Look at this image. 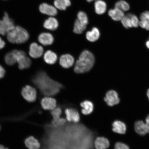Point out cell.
I'll list each match as a JSON object with an SVG mask.
<instances>
[{
  "mask_svg": "<svg viewBox=\"0 0 149 149\" xmlns=\"http://www.w3.org/2000/svg\"><path fill=\"white\" fill-rule=\"evenodd\" d=\"M1 125H0V130H1Z\"/></svg>",
  "mask_w": 149,
  "mask_h": 149,
  "instance_id": "41",
  "label": "cell"
},
{
  "mask_svg": "<svg viewBox=\"0 0 149 149\" xmlns=\"http://www.w3.org/2000/svg\"><path fill=\"white\" fill-rule=\"evenodd\" d=\"M115 8L120 9L124 12L129 10L130 6L125 1L120 0L116 3L115 5Z\"/></svg>",
  "mask_w": 149,
  "mask_h": 149,
  "instance_id": "29",
  "label": "cell"
},
{
  "mask_svg": "<svg viewBox=\"0 0 149 149\" xmlns=\"http://www.w3.org/2000/svg\"><path fill=\"white\" fill-rule=\"evenodd\" d=\"M32 81L42 94L46 96L55 95L58 94L63 87L61 84L52 79L45 72L42 71L35 74Z\"/></svg>",
  "mask_w": 149,
  "mask_h": 149,
  "instance_id": "1",
  "label": "cell"
},
{
  "mask_svg": "<svg viewBox=\"0 0 149 149\" xmlns=\"http://www.w3.org/2000/svg\"><path fill=\"white\" fill-rule=\"evenodd\" d=\"M15 26L14 20L5 12L2 19H0V34L5 35Z\"/></svg>",
  "mask_w": 149,
  "mask_h": 149,
  "instance_id": "4",
  "label": "cell"
},
{
  "mask_svg": "<svg viewBox=\"0 0 149 149\" xmlns=\"http://www.w3.org/2000/svg\"><path fill=\"white\" fill-rule=\"evenodd\" d=\"M94 145L96 149H107L109 147L110 143L106 138L99 137L95 140Z\"/></svg>",
  "mask_w": 149,
  "mask_h": 149,
  "instance_id": "18",
  "label": "cell"
},
{
  "mask_svg": "<svg viewBox=\"0 0 149 149\" xmlns=\"http://www.w3.org/2000/svg\"><path fill=\"white\" fill-rule=\"evenodd\" d=\"M39 10L42 13L53 17L57 14V10L55 6L46 3H42L39 6Z\"/></svg>",
  "mask_w": 149,
  "mask_h": 149,
  "instance_id": "11",
  "label": "cell"
},
{
  "mask_svg": "<svg viewBox=\"0 0 149 149\" xmlns=\"http://www.w3.org/2000/svg\"><path fill=\"white\" fill-rule=\"evenodd\" d=\"M140 18L141 20L149 23V11H146L142 13L140 16Z\"/></svg>",
  "mask_w": 149,
  "mask_h": 149,
  "instance_id": "31",
  "label": "cell"
},
{
  "mask_svg": "<svg viewBox=\"0 0 149 149\" xmlns=\"http://www.w3.org/2000/svg\"><path fill=\"white\" fill-rule=\"evenodd\" d=\"M61 113L62 111L60 107L55 108L52 110L51 114L53 118L52 123L54 126L56 127L62 126L66 123V120L65 119L60 118Z\"/></svg>",
  "mask_w": 149,
  "mask_h": 149,
  "instance_id": "8",
  "label": "cell"
},
{
  "mask_svg": "<svg viewBox=\"0 0 149 149\" xmlns=\"http://www.w3.org/2000/svg\"><path fill=\"white\" fill-rule=\"evenodd\" d=\"M104 100L107 105L110 107L116 105L120 102L118 93L113 90L108 91L106 94Z\"/></svg>",
  "mask_w": 149,
  "mask_h": 149,
  "instance_id": "9",
  "label": "cell"
},
{
  "mask_svg": "<svg viewBox=\"0 0 149 149\" xmlns=\"http://www.w3.org/2000/svg\"><path fill=\"white\" fill-rule=\"evenodd\" d=\"M109 15L112 19L115 21H121L125 15L124 12L116 8L110 10Z\"/></svg>",
  "mask_w": 149,
  "mask_h": 149,
  "instance_id": "24",
  "label": "cell"
},
{
  "mask_svg": "<svg viewBox=\"0 0 149 149\" xmlns=\"http://www.w3.org/2000/svg\"><path fill=\"white\" fill-rule=\"evenodd\" d=\"M5 61L7 65L12 66L17 62L16 57L15 50L9 52L5 55Z\"/></svg>",
  "mask_w": 149,
  "mask_h": 149,
  "instance_id": "26",
  "label": "cell"
},
{
  "mask_svg": "<svg viewBox=\"0 0 149 149\" xmlns=\"http://www.w3.org/2000/svg\"><path fill=\"white\" fill-rule=\"evenodd\" d=\"M77 19L87 25L88 24V19L87 14L82 11L78 13Z\"/></svg>",
  "mask_w": 149,
  "mask_h": 149,
  "instance_id": "30",
  "label": "cell"
},
{
  "mask_svg": "<svg viewBox=\"0 0 149 149\" xmlns=\"http://www.w3.org/2000/svg\"><path fill=\"white\" fill-rule=\"evenodd\" d=\"M87 25L77 19L74 22L73 31L76 34H81L86 29Z\"/></svg>",
  "mask_w": 149,
  "mask_h": 149,
  "instance_id": "28",
  "label": "cell"
},
{
  "mask_svg": "<svg viewBox=\"0 0 149 149\" xmlns=\"http://www.w3.org/2000/svg\"><path fill=\"white\" fill-rule=\"evenodd\" d=\"M65 114L66 119L69 122L74 123L79 122L80 120V115L77 111L73 108H67L65 110Z\"/></svg>",
  "mask_w": 149,
  "mask_h": 149,
  "instance_id": "12",
  "label": "cell"
},
{
  "mask_svg": "<svg viewBox=\"0 0 149 149\" xmlns=\"http://www.w3.org/2000/svg\"><path fill=\"white\" fill-rule=\"evenodd\" d=\"M139 25L143 29L149 31V23L148 22L141 20L139 22Z\"/></svg>",
  "mask_w": 149,
  "mask_h": 149,
  "instance_id": "33",
  "label": "cell"
},
{
  "mask_svg": "<svg viewBox=\"0 0 149 149\" xmlns=\"http://www.w3.org/2000/svg\"><path fill=\"white\" fill-rule=\"evenodd\" d=\"M54 5L57 9L60 10H65L70 6V0H55Z\"/></svg>",
  "mask_w": 149,
  "mask_h": 149,
  "instance_id": "27",
  "label": "cell"
},
{
  "mask_svg": "<svg viewBox=\"0 0 149 149\" xmlns=\"http://www.w3.org/2000/svg\"><path fill=\"white\" fill-rule=\"evenodd\" d=\"M57 58L56 54L50 50L46 51L44 54V59L47 64L49 65L54 64L56 62Z\"/></svg>",
  "mask_w": 149,
  "mask_h": 149,
  "instance_id": "22",
  "label": "cell"
},
{
  "mask_svg": "<svg viewBox=\"0 0 149 149\" xmlns=\"http://www.w3.org/2000/svg\"><path fill=\"white\" fill-rule=\"evenodd\" d=\"M24 144L29 149H40V143L32 136L26 138L24 140Z\"/></svg>",
  "mask_w": 149,
  "mask_h": 149,
  "instance_id": "16",
  "label": "cell"
},
{
  "mask_svg": "<svg viewBox=\"0 0 149 149\" xmlns=\"http://www.w3.org/2000/svg\"></svg>",
  "mask_w": 149,
  "mask_h": 149,
  "instance_id": "42",
  "label": "cell"
},
{
  "mask_svg": "<svg viewBox=\"0 0 149 149\" xmlns=\"http://www.w3.org/2000/svg\"><path fill=\"white\" fill-rule=\"evenodd\" d=\"M15 52L19 68L23 70L29 68L31 64V61L30 58L27 56L25 52L17 50H15Z\"/></svg>",
  "mask_w": 149,
  "mask_h": 149,
  "instance_id": "5",
  "label": "cell"
},
{
  "mask_svg": "<svg viewBox=\"0 0 149 149\" xmlns=\"http://www.w3.org/2000/svg\"><path fill=\"white\" fill-rule=\"evenodd\" d=\"M145 124H146L147 128H148V133H149V115L146 117Z\"/></svg>",
  "mask_w": 149,
  "mask_h": 149,
  "instance_id": "36",
  "label": "cell"
},
{
  "mask_svg": "<svg viewBox=\"0 0 149 149\" xmlns=\"http://www.w3.org/2000/svg\"><path fill=\"white\" fill-rule=\"evenodd\" d=\"M121 21L123 26L126 29L137 27L139 26V22L137 16L132 14H128L124 15Z\"/></svg>",
  "mask_w": 149,
  "mask_h": 149,
  "instance_id": "6",
  "label": "cell"
},
{
  "mask_svg": "<svg viewBox=\"0 0 149 149\" xmlns=\"http://www.w3.org/2000/svg\"><path fill=\"white\" fill-rule=\"evenodd\" d=\"M100 33L97 28L93 27L92 30L87 31L86 33L87 40L91 42L96 41L100 38Z\"/></svg>",
  "mask_w": 149,
  "mask_h": 149,
  "instance_id": "20",
  "label": "cell"
},
{
  "mask_svg": "<svg viewBox=\"0 0 149 149\" xmlns=\"http://www.w3.org/2000/svg\"><path fill=\"white\" fill-rule=\"evenodd\" d=\"M81 106L82 108L81 109L82 113L85 115L91 114L94 110V104L92 102L89 100H85L81 102Z\"/></svg>",
  "mask_w": 149,
  "mask_h": 149,
  "instance_id": "21",
  "label": "cell"
},
{
  "mask_svg": "<svg viewBox=\"0 0 149 149\" xmlns=\"http://www.w3.org/2000/svg\"><path fill=\"white\" fill-rule=\"evenodd\" d=\"M134 128L136 132L139 135L144 136L148 133L146 125L143 121L139 120L136 122Z\"/></svg>",
  "mask_w": 149,
  "mask_h": 149,
  "instance_id": "23",
  "label": "cell"
},
{
  "mask_svg": "<svg viewBox=\"0 0 149 149\" xmlns=\"http://www.w3.org/2000/svg\"><path fill=\"white\" fill-rule=\"evenodd\" d=\"M86 1L88 2H91L94 1V0H86Z\"/></svg>",
  "mask_w": 149,
  "mask_h": 149,
  "instance_id": "40",
  "label": "cell"
},
{
  "mask_svg": "<svg viewBox=\"0 0 149 149\" xmlns=\"http://www.w3.org/2000/svg\"><path fill=\"white\" fill-rule=\"evenodd\" d=\"M5 44L4 41L3 40V39L0 37V49H3V48H4Z\"/></svg>",
  "mask_w": 149,
  "mask_h": 149,
  "instance_id": "35",
  "label": "cell"
},
{
  "mask_svg": "<svg viewBox=\"0 0 149 149\" xmlns=\"http://www.w3.org/2000/svg\"><path fill=\"white\" fill-rule=\"evenodd\" d=\"M114 149H130L127 145L121 142H117L115 145Z\"/></svg>",
  "mask_w": 149,
  "mask_h": 149,
  "instance_id": "32",
  "label": "cell"
},
{
  "mask_svg": "<svg viewBox=\"0 0 149 149\" xmlns=\"http://www.w3.org/2000/svg\"><path fill=\"white\" fill-rule=\"evenodd\" d=\"M0 149H9L2 145H0Z\"/></svg>",
  "mask_w": 149,
  "mask_h": 149,
  "instance_id": "37",
  "label": "cell"
},
{
  "mask_svg": "<svg viewBox=\"0 0 149 149\" xmlns=\"http://www.w3.org/2000/svg\"><path fill=\"white\" fill-rule=\"evenodd\" d=\"M43 53V48L36 43L33 42L30 45L29 54L33 58H39L42 56Z\"/></svg>",
  "mask_w": 149,
  "mask_h": 149,
  "instance_id": "10",
  "label": "cell"
},
{
  "mask_svg": "<svg viewBox=\"0 0 149 149\" xmlns=\"http://www.w3.org/2000/svg\"><path fill=\"white\" fill-rule=\"evenodd\" d=\"M95 62L94 55L88 50H85L80 55L79 59L76 63L74 68L77 73H85L90 71Z\"/></svg>",
  "mask_w": 149,
  "mask_h": 149,
  "instance_id": "2",
  "label": "cell"
},
{
  "mask_svg": "<svg viewBox=\"0 0 149 149\" xmlns=\"http://www.w3.org/2000/svg\"><path fill=\"white\" fill-rule=\"evenodd\" d=\"M59 64L63 68H68L72 66L74 63V58L69 54L63 55L59 59Z\"/></svg>",
  "mask_w": 149,
  "mask_h": 149,
  "instance_id": "14",
  "label": "cell"
},
{
  "mask_svg": "<svg viewBox=\"0 0 149 149\" xmlns=\"http://www.w3.org/2000/svg\"><path fill=\"white\" fill-rule=\"evenodd\" d=\"M112 130L115 133L124 134L125 133L126 126L124 123L119 120L114 121L112 124Z\"/></svg>",
  "mask_w": 149,
  "mask_h": 149,
  "instance_id": "19",
  "label": "cell"
},
{
  "mask_svg": "<svg viewBox=\"0 0 149 149\" xmlns=\"http://www.w3.org/2000/svg\"><path fill=\"white\" fill-rule=\"evenodd\" d=\"M146 46L149 49V40L146 42Z\"/></svg>",
  "mask_w": 149,
  "mask_h": 149,
  "instance_id": "38",
  "label": "cell"
},
{
  "mask_svg": "<svg viewBox=\"0 0 149 149\" xmlns=\"http://www.w3.org/2000/svg\"><path fill=\"white\" fill-rule=\"evenodd\" d=\"M6 73L5 70L4 68L0 65V79L4 77Z\"/></svg>",
  "mask_w": 149,
  "mask_h": 149,
  "instance_id": "34",
  "label": "cell"
},
{
  "mask_svg": "<svg viewBox=\"0 0 149 149\" xmlns=\"http://www.w3.org/2000/svg\"><path fill=\"white\" fill-rule=\"evenodd\" d=\"M21 94L24 99L29 102H33L36 99L37 93L36 89L30 85H26L22 89Z\"/></svg>",
  "mask_w": 149,
  "mask_h": 149,
  "instance_id": "7",
  "label": "cell"
},
{
  "mask_svg": "<svg viewBox=\"0 0 149 149\" xmlns=\"http://www.w3.org/2000/svg\"><path fill=\"white\" fill-rule=\"evenodd\" d=\"M7 39L13 44H22L26 42L29 37L26 29L20 26H15L13 29L7 33Z\"/></svg>",
  "mask_w": 149,
  "mask_h": 149,
  "instance_id": "3",
  "label": "cell"
},
{
  "mask_svg": "<svg viewBox=\"0 0 149 149\" xmlns=\"http://www.w3.org/2000/svg\"><path fill=\"white\" fill-rule=\"evenodd\" d=\"M58 22L56 19L53 17L48 18L45 21L43 26L45 29L51 31H55L58 28Z\"/></svg>",
  "mask_w": 149,
  "mask_h": 149,
  "instance_id": "17",
  "label": "cell"
},
{
  "mask_svg": "<svg viewBox=\"0 0 149 149\" xmlns=\"http://www.w3.org/2000/svg\"><path fill=\"white\" fill-rule=\"evenodd\" d=\"M41 105L42 109L45 110H52L56 106V101L54 98L46 97L42 99Z\"/></svg>",
  "mask_w": 149,
  "mask_h": 149,
  "instance_id": "13",
  "label": "cell"
},
{
  "mask_svg": "<svg viewBox=\"0 0 149 149\" xmlns=\"http://www.w3.org/2000/svg\"><path fill=\"white\" fill-rule=\"evenodd\" d=\"M147 95L149 100V89H148V91H147Z\"/></svg>",
  "mask_w": 149,
  "mask_h": 149,
  "instance_id": "39",
  "label": "cell"
},
{
  "mask_svg": "<svg viewBox=\"0 0 149 149\" xmlns=\"http://www.w3.org/2000/svg\"><path fill=\"white\" fill-rule=\"evenodd\" d=\"M38 40L40 44L44 46L51 45L54 41V37L51 33H43L39 35Z\"/></svg>",
  "mask_w": 149,
  "mask_h": 149,
  "instance_id": "15",
  "label": "cell"
},
{
  "mask_svg": "<svg viewBox=\"0 0 149 149\" xmlns=\"http://www.w3.org/2000/svg\"><path fill=\"white\" fill-rule=\"evenodd\" d=\"M95 11L97 14L102 15L105 13L107 9V5L105 1L102 0H97L95 2Z\"/></svg>",
  "mask_w": 149,
  "mask_h": 149,
  "instance_id": "25",
  "label": "cell"
}]
</instances>
